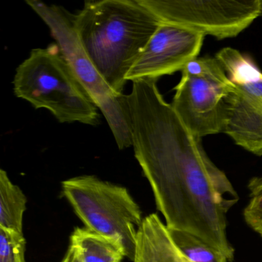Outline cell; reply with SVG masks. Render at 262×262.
<instances>
[{
  "label": "cell",
  "mask_w": 262,
  "mask_h": 262,
  "mask_svg": "<svg viewBox=\"0 0 262 262\" xmlns=\"http://www.w3.org/2000/svg\"><path fill=\"white\" fill-rule=\"evenodd\" d=\"M230 85L215 57L196 58L182 70L171 106L197 137L222 133V102Z\"/></svg>",
  "instance_id": "7"
},
{
  "label": "cell",
  "mask_w": 262,
  "mask_h": 262,
  "mask_svg": "<svg viewBox=\"0 0 262 262\" xmlns=\"http://www.w3.org/2000/svg\"><path fill=\"white\" fill-rule=\"evenodd\" d=\"M13 91L36 108H47L61 123H99L98 108L62 56L57 44L32 50L16 69Z\"/></svg>",
  "instance_id": "3"
},
{
  "label": "cell",
  "mask_w": 262,
  "mask_h": 262,
  "mask_svg": "<svg viewBox=\"0 0 262 262\" xmlns=\"http://www.w3.org/2000/svg\"><path fill=\"white\" fill-rule=\"evenodd\" d=\"M168 230L179 249L193 262H229L222 251L198 236L181 230Z\"/></svg>",
  "instance_id": "13"
},
{
  "label": "cell",
  "mask_w": 262,
  "mask_h": 262,
  "mask_svg": "<svg viewBox=\"0 0 262 262\" xmlns=\"http://www.w3.org/2000/svg\"><path fill=\"white\" fill-rule=\"evenodd\" d=\"M27 199L5 170H0V228L24 233Z\"/></svg>",
  "instance_id": "12"
},
{
  "label": "cell",
  "mask_w": 262,
  "mask_h": 262,
  "mask_svg": "<svg viewBox=\"0 0 262 262\" xmlns=\"http://www.w3.org/2000/svg\"><path fill=\"white\" fill-rule=\"evenodd\" d=\"M61 187L62 195L85 228L120 243L133 261L144 217L128 190L95 176L71 178L62 182Z\"/></svg>",
  "instance_id": "4"
},
{
  "label": "cell",
  "mask_w": 262,
  "mask_h": 262,
  "mask_svg": "<svg viewBox=\"0 0 262 262\" xmlns=\"http://www.w3.org/2000/svg\"><path fill=\"white\" fill-rule=\"evenodd\" d=\"M162 23L219 39L233 38L262 14V0H139Z\"/></svg>",
  "instance_id": "8"
},
{
  "label": "cell",
  "mask_w": 262,
  "mask_h": 262,
  "mask_svg": "<svg viewBox=\"0 0 262 262\" xmlns=\"http://www.w3.org/2000/svg\"><path fill=\"white\" fill-rule=\"evenodd\" d=\"M205 36L174 24L162 23L132 68L127 81L156 79L182 71L198 58Z\"/></svg>",
  "instance_id": "9"
},
{
  "label": "cell",
  "mask_w": 262,
  "mask_h": 262,
  "mask_svg": "<svg viewBox=\"0 0 262 262\" xmlns=\"http://www.w3.org/2000/svg\"><path fill=\"white\" fill-rule=\"evenodd\" d=\"M24 233L0 228V262H27Z\"/></svg>",
  "instance_id": "15"
},
{
  "label": "cell",
  "mask_w": 262,
  "mask_h": 262,
  "mask_svg": "<svg viewBox=\"0 0 262 262\" xmlns=\"http://www.w3.org/2000/svg\"><path fill=\"white\" fill-rule=\"evenodd\" d=\"M215 58L231 82L222 102V133L246 151L262 156V72L251 58L230 47Z\"/></svg>",
  "instance_id": "6"
},
{
  "label": "cell",
  "mask_w": 262,
  "mask_h": 262,
  "mask_svg": "<svg viewBox=\"0 0 262 262\" xmlns=\"http://www.w3.org/2000/svg\"><path fill=\"white\" fill-rule=\"evenodd\" d=\"M133 262H193L176 245L157 214L144 217L136 236Z\"/></svg>",
  "instance_id": "10"
},
{
  "label": "cell",
  "mask_w": 262,
  "mask_h": 262,
  "mask_svg": "<svg viewBox=\"0 0 262 262\" xmlns=\"http://www.w3.org/2000/svg\"><path fill=\"white\" fill-rule=\"evenodd\" d=\"M248 202L243 211L244 220L262 238V176L248 182Z\"/></svg>",
  "instance_id": "14"
},
{
  "label": "cell",
  "mask_w": 262,
  "mask_h": 262,
  "mask_svg": "<svg viewBox=\"0 0 262 262\" xmlns=\"http://www.w3.org/2000/svg\"><path fill=\"white\" fill-rule=\"evenodd\" d=\"M133 83L128 96L135 157L165 225L203 239L232 262L227 214L238 202L237 191L165 100L157 80Z\"/></svg>",
  "instance_id": "1"
},
{
  "label": "cell",
  "mask_w": 262,
  "mask_h": 262,
  "mask_svg": "<svg viewBox=\"0 0 262 262\" xmlns=\"http://www.w3.org/2000/svg\"><path fill=\"white\" fill-rule=\"evenodd\" d=\"M73 22L89 59L118 95L162 23L139 0L86 1Z\"/></svg>",
  "instance_id": "2"
},
{
  "label": "cell",
  "mask_w": 262,
  "mask_h": 262,
  "mask_svg": "<svg viewBox=\"0 0 262 262\" xmlns=\"http://www.w3.org/2000/svg\"><path fill=\"white\" fill-rule=\"evenodd\" d=\"M79 262H122L126 257L123 246L114 239L87 228H76L70 239Z\"/></svg>",
  "instance_id": "11"
},
{
  "label": "cell",
  "mask_w": 262,
  "mask_h": 262,
  "mask_svg": "<svg viewBox=\"0 0 262 262\" xmlns=\"http://www.w3.org/2000/svg\"><path fill=\"white\" fill-rule=\"evenodd\" d=\"M61 262H79L74 249L71 246H69L68 250Z\"/></svg>",
  "instance_id": "16"
},
{
  "label": "cell",
  "mask_w": 262,
  "mask_h": 262,
  "mask_svg": "<svg viewBox=\"0 0 262 262\" xmlns=\"http://www.w3.org/2000/svg\"><path fill=\"white\" fill-rule=\"evenodd\" d=\"M27 4L50 28L64 59L105 116L119 149L133 146L128 95L116 94L101 77L78 39L74 14L39 0H27Z\"/></svg>",
  "instance_id": "5"
}]
</instances>
